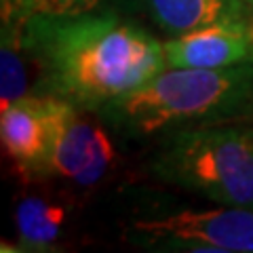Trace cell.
I'll return each mask as SVG.
<instances>
[{
  "mask_svg": "<svg viewBox=\"0 0 253 253\" xmlns=\"http://www.w3.org/2000/svg\"><path fill=\"white\" fill-rule=\"evenodd\" d=\"M38 81L32 93L66 99L84 112L137 89L167 68L165 44L116 11L21 21Z\"/></svg>",
  "mask_w": 253,
  "mask_h": 253,
  "instance_id": "obj_1",
  "label": "cell"
},
{
  "mask_svg": "<svg viewBox=\"0 0 253 253\" xmlns=\"http://www.w3.org/2000/svg\"><path fill=\"white\" fill-rule=\"evenodd\" d=\"M97 116L123 137L144 139L188 126L253 116V63L234 68H165Z\"/></svg>",
  "mask_w": 253,
  "mask_h": 253,
  "instance_id": "obj_2",
  "label": "cell"
},
{
  "mask_svg": "<svg viewBox=\"0 0 253 253\" xmlns=\"http://www.w3.org/2000/svg\"><path fill=\"white\" fill-rule=\"evenodd\" d=\"M152 173L221 207L253 211V129L221 123L171 131L152 156Z\"/></svg>",
  "mask_w": 253,
  "mask_h": 253,
  "instance_id": "obj_3",
  "label": "cell"
},
{
  "mask_svg": "<svg viewBox=\"0 0 253 253\" xmlns=\"http://www.w3.org/2000/svg\"><path fill=\"white\" fill-rule=\"evenodd\" d=\"M126 239L146 251L253 253V211L221 207L133 221Z\"/></svg>",
  "mask_w": 253,
  "mask_h": 253,
  "instance_id": "obj_4",
  "label": "cell"
},
{
  "mask_svg": "<svg viewBox=\"0 0 253 253\" xmlns=\"http://www.w3.org/2000/svg\"><path fill=\"white\" fill-rule=\"evenodd\" d=\"M76 106L53 95L30 93L0 110V139L26 177H44L59 129Z\"/></svg>",
  "mask_w": 253,
  "mask_h": 253,
  "instance_id": "obj_5",
  "label": "cell"
},
{
  "mask_svg": "<svg viewBox=\"0 0 253 253\" xmlns=\"http://www.w3.org/2000/svg\"><path fill=\"white\" fill-rule=\"evenodd\" d=\"M116 163V148L106 129L89 123L84 110L74 108L63 121L44 177L72 179L78 186H95Z\"/></svg>",
  "mask_w": 253,
  "mask_h": 253,
  "instance_id": "obj_6",
  "label": "cell"
},
{
  "mask_svg": "<svg viewBox=\"0 0 253 253\" xmlns=\"http://www.w3.org/2000/svg\"><path fill=\"white\" fill-rule=\"evenodd\" d=\"M169 68H234L253 63V23L226 21L169 38Z\"/></svg>",
  "mask_w": 253,
  "mask_h": 253,
  "instance_id": "obj_7",
  "label": "cell"
},
{
  "mask_svg": "<svg viewBox=\"0 0 253 253\" xmlns=\"http://www.w3.org/2000/svg\"><path fill=\"white\" fill-rule=\"evenodd\" d=\"M169 38L226 21H249L245 0H133Z\"/></svg>",
  "mask_w": 253,
  "mask_h": 253,
  "instance_id": "obj_8",
  "label": "cell"
},
{
  "mask_svg": "<svg viewBox=\"0 0 253 253\" xmlns=\"http://www.w3.org/2000/svg\"><path fill=\"white\" fill-rule=\"evenodd\" d=\"M66 221V209L41 196H26L15 209L21 251H53Z\"/></svg>",
  "mask_w": 253,
  "mask_h": 253,
  "instance_id": "obj_9",
  "label": "cell"
},
{
  "mask_svg": "<svg viewBox=\"0 0 253 253\" xmlns=\"http://www.w3.org/2000/svg\"><path fill=\"white\" fill-rule=\"evenodd\" d=\"M28 51L21 23H2L0 44V110L32 93L28 86Z\"/></svg>",
  "mask_w": 253,
  "mask_h": 253,
  "instance_id": "obj_10",
  "label": "cell"
},
{
  "mask_svg": "<svg viewBox=\"0 0 253 253\" xmlns=\"http://www.w3.org/2000/svg\"><path fill=\"white\" fill-rule=\"evenodd\" d=\"M116 0H26L21 21L34 17H78L89 13L112 11Z\"/></svg>",
  "mask_w": 253,
  "mask_h": 253,
  "instance_id": "obj_11",
  "label": "cell"
},
{
  "mask_svg": "<svg viewBox=\"0 0 253 253\" xmlns=\"http://www.w3.org/2000/svg\"><path fill=\"white\" fill-rule=\"evenodd\" d=\"M23 2L26 0H0V17H2V23H21Z\"/></svg>",
  "mask_w": 253,
  "mask_h": 253,
  "instance_id": "obj_12",
  "label": "cell"
},
{
  "mask_svg": "<svg viewBox=\"0 0 253 253\" xmlns=\"http://www.w3.org/2000/svg\"><path fill=\"white\" fill-rule=\"evenodd\" d=\"M245 4H247V15H249V21L253 23V0H245Z\"/></svg>",
  "mask_w": 253,
  "mask_h": 253,
  "instance_id": "obj_13",
  "label": "cell"
}]
</instances>
